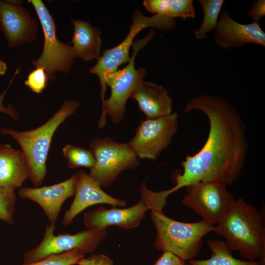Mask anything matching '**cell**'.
I'll use <instances>...</instances> for the list:
<instances>
[{"mask_svg": "<svg viewBox=\"0 0 265 265\" xmlns=\"http://www.w3.org/2000/svg\"><path fill=\"white\" fill-rule=\"evenodd\" d=\"M201 111L210 125L207 139L201 149L181 162L182 174L176 185L165 190L168 196L187 186L202 182L233 185L239 177L247 156L246 127L237 108L225 98L202 94L192 98L184 111Z\"/></svg>", "mask_w": 265, "mask_h": 265, "instance_id": "6da1fadb", "label": "cell"}, {"mask_svg": "<svg viewBox=\"0 0 265 265\" xmlns=\"http://www.w3.org/2000/svg\"><path fill=\"white\" fill-rule=\"evenodd\" d=\"M263 212L243 199H235L213 232L223 237L228 248L241 260L265 265V219Z\"/></svg>", "mask_w": 265, "mask_h": 265, "instance_id": "7a4b0ae2", "label": "cell"}, {"mask_svg": "<svg viewBox=\"0 0 265 265\" xmlns=\"http://www.w3.org/2000/svg\"><path fill=\"white\" fill-rule=\"evenodd\" d=\"M80 106L77 101L65 100L51 118L35 129L21 132L3 128L0 131L1 133L11 136L21 147L27 163L29 178L34 187L40 186L46 176L47 159L55 132Z\"/></svg>", "mask_w": 265, "mask_h": 265, "instance_id": "3957f363", "label": "cell"}, {"mask_svg": "<svg viewBox=\"0 0 265 265\" xmlns=\"http://www.w3.org/2000/svg\"><path fill=\"white\" fill-rule=\"evenodd\" d=\"M151 217L157 232L155 247L170 252L185 261L197 257L203 238L214 228L204 220L192 223L176 221L166 216L162 211L151 210Z\"/></svg>", "mask_w": 265, "mask_h": 265, "instance_id": "277c9868", "label": "cell"}, {"mask_svg": "<svg viewBox=\"0 0 265 265\" xmlns=\"http://www.w3.org/2000/svg\"><path fill=\"white\" fill-rule=\"evenodd\" d=\"M155 31L150 29L147 35L140 40L134 41L133 52L128 64L120 70L107 74L105 78L106 86L111 90L109 98L105 100L102 106V113L98 127L102 129L106 125L107 115L112 122H121L124 117L126 102L136 86L144 80L147 75L143 67H135V57L138 52L154 38Z\"/></svg>", "mask_w": 265, "mask_h": 265, "instance_id": "5b68a950", "label": "cell"}, {"mask_svg": "<svg viewBox=\"0 0 265 265\" xmlns=\"http://www.w3.org/2000/svg\"><path fill=\"white\" fill-rule=\"evenodd\" d=\"M176 26V22L173 19L157 14L153 16H146L138 9L134 10L132 15V23L125 39L115 47L104 50L96 64L89 70L90 73L97 75L99 79L102 106L105 101L106 88V77L107 74L117 70L120 65L129 62L131 58L130 49L136 35L149 27L167 31L173 29Z\"/></svg>", "mask_w": 265, "mask_h": 265, "instance_id": "8992f818", "label": "cell"}, {"mask_svg": "<svg viewBox=\"0 0 265 265\" xmlns=\"http://www.w3.org/2000/svg\"><path fill=\"white\" fill-rule=\"evenodd\" d=\"M89 146L96 160L89 175L101 187L110 186L121 172L140 165L137 155L129 142L119 143L108 137H98Z\"/></svg>", "mask_w": 265, "mask_h": 265, "instance_id": "52a82bcc", "label": "cell"}, {"mask_svg": "<svg viewBox=\"0 0 265 265\" xmlns=\"http://www.w3.org/2000/svg\"><path fill=\"white\" fill-rule=\"evenodd\" d=\"M35 9L44 33V46L41 55L31 64L43 68L49 80H53L56 73L66 74L70 72L75 57L71 42L59 40L56 32V25L48 9L41 0H28Z\"/></svg>", "mask_w": 265, "mask_h": 265, "instance_id": "ba28073f", "label": "cell"}, {"mask_svg": "<svg viewBox=\"0 0 265 265\" xmlns=\"http://www.w3.org/2000/svg\"><path fill=\"white\" fill-rule=\"evenodd\" d=\"M55 225L47 224L44 237L34 248L24 255L23 263L37 261L49 256L78 250L83 254L91 253L107 237L106 228L83 230L75 234H59L55 236Z\"/></svg>", "mask_w": 265, "mask_h": 265, "instance_id": "9c48e42d", "label": "cell"}, {"mask_svg": "<svg viewBox=\"0 0 265 265\" xmlns=\"http://www.w3.org/2000/svg\"><path fill=\"white\" fill-rule=\"evenodd\" d=\"M186 187L182 204L214 226L225 216L235 200L226 186L219 182H198Z\"/></svg>", "mask_w": 265, "mask_h": 265, "instance_id": "30bf717a", "label": "cell"}, {"mask_svg": "<svg viewBox=\"0 0 265 265\" xmlns=\"http://www.w3.org/2000/svg\"><path fill=\"white\" fill-rule=\"evenodd\" d=\"M176 112L157 118L141 120L129 142L139 159L157 160L171 144L178 129Z\"/></svg>", "mask_w": 265, "mask_h": 265, "instance_id": "8fae6325", "label": "cell"}, {"mask_svg": "<svg viewBox=\"0 0 265 265\" xmlns=\"http://www.w3.org/2000/svg\"><path fill=\"white\" fill-rule=\"evenodd\" d=\"M21 0H0V29L9 49L32 43L37 38L38 26Z\"/></svg>", "mask_w": 265, "mask_h": 265, "instance_id": "7c38bea8", "label": "cell"}, {"mask_svg": "<svg viewBox=\"0 0 265 265\" xmlns=\"http://www.w3.org/2000/svg\"><path fill=\"white\" fill-rule=\"evenodd\" d=\"M215 44L224 50L253 43L265 47V33L259 22L243 24L235 21L228 10L219 16L213 33Z\"/></svg>", "mask_w": 265, "mask_h": 265, "instance_id": "4fadbf2b", "label": "cell"}, {"mask_svg": "<svg viewBox=\"0 0 265 265\" xmlns=\"http://www.w3.org/2000/svg\"><path fill=\"white\" fill-rule=\"evenodd\" d=\"M78 179L77 173L61 183L38 187H21L20 197L38 204L42 209L50 225H55L64 202L75 194Z\"/></svg>", "mask_w": 265, "mask_h": 265, "instance_id": "5bb4252c", "label": "cell"}, {"mask_svg": "<svg viewBox=\"0 0 265 265\" xmlns=\"http://www.w3.org/2000/svg\"><path fill=\"white\" fill-rule=\"evenodd\" d=\"M77 183L74 199L63 216L61 224H70L75 217L89 206L100 204H109L113 207H124L126 202L106 193L99 184L89 174L80 170L77 172Z\"/></svg>", "mask_w": 265, "mask_h": 265, "instance_id": "9a60e30c", "label": "cell"}, {"mask_svg": "<svg viewBox=\"0 0 265 265\" xmlns=\"http://www.w3.org/2000/svg\"><path fill=\"white\" fill-rule=\"evenodd\" d=\"M150 207L142 199L134 205L127 208L114 207L107 209L103 206L84 214V222L87 229L106 228L116 226L121 228H137L144 218Z\"/></svg>", "mask_w": 265, "mask_h": 265, "instance_id": "2e32d148", "label": "cell"}, {"mask_svg": "<svg viewBox=\"0 0 265 265\" xmlns=\"http://www.w3.org/2000/svg\"><path fill=\"white\" fill-rule=\"evenodd\" d=\"M130 98L136 101L139 109L147 119H155L173 112L172 99L161 85L143 80L133 89Z\"/></svg>", "mask_w": 265, "mask_h": 265, "instance_id": "e0dca14e", "label": "cell"}, {"mask_svg": "<svg viewBox=\"0 0 265 265\" xmlns=\"http://www.w3.org/2000/svg\"><path fill=\"white\" fill-rule=\"evenodd\" d=\"M29 178L23 152L7 144L0 145V187L15 190Z\"/></svg>", "mask_w": 265, "mask_h": 265, "instance_id": "ac0fdd59", "label": "cell"}, {"mask_svg": "<svg viewBox=\"0 0 265 265\" xmlns=\"http://www.w3.org/2000/svg\"><path fill=\"white\" fill-rule=\"evenodd\" d=\"M74 30L71 44L75 58H80L85 61L101 56L102 46V32L89 22L73 19Z\"/></svg>", "mask_w": 265, "mask_h": 265, "instance_id": "d6986e66", "label": "cell"}, {"mask_svg": "<svg viewBox=\"0 0 265 265\" xmlns=\"http://www.w3.org/2000/svg\"><path fill=\"white\" fill-rule=\"evenodd\" d=\"M208 245L211 250L210 258L206 260L193 259L188 262L191 265H263L259 261L239 260L233 256L232 251L225 241L219 239H209Z\"/></svg>", "mask_w": 265, "mask_h": 265, "instance_id": "ffe728a7", "label": "cell"}, {"mask_svg": "<svg viewBox=\"0 0 265 265\" xmlns=\"http://www.w3.org/2000/svg\"><path fill=\"white\" fill-rule=\"evenodd\" d=\"M203 11V18L200 26L194 31L195 38L203 40L207 38V34L214 29L221 8L225 2L223 0H198Z\"/></svg>", "mask_w": 265, "mask_h": 265, "instance_id": "44dd1931", "label": "cell"}, {"mask_svg": "<svg viewBox=\"0 0 265 265\" xmlns=\"http://www.w3.org/2000/svg\"><path fill=\"white\" fill-rule=\"evenodd\" d=\"M62 152L70 169L80 167L91 169L96 163L94 155L90 149L87 150L68 144L63 148Z\"/></svg>", "mask_w": 265, "mask_h": 265, "instance_id": "7402d4cb", "label": "cell"}, {"mask_svg": "<svg viewBox=\"0 0 265 265\" xmlns=\"http://www.w3.org/2000/svg\"><path fill=\"white\" fill-rule=\"evenodd\" d=\"M83 258L84 254L78 250L53 254L36 262L23 263L22 265H75Z\"/></svg>", "mask_w": 265, "mask_h": 265, "instance_id": "603a6c76", "label": "cell"}, {"mask_svg": "<svg viewBox=\"0 0 265 265\" xmlns=\"http://www.w3.org/2000/svg\"><path fill=\"white\" fill-rule=\"evenodd\" d=\"M17 201L15 190L0 187V220L10 225L14 223Z\"/></svg>", "mask_w": 265, "mask_h": 265, "instance_id": "cb8c5ba5", "label": "cell"}, {"mask_svg": "<svg viewBox=\"0 0 265 265\" xmlns=\"http://www.w3.org/2000/svg\"><path fill=\"white\" fill-rule=\"evenodd\" d=\"M196 12L192 0H171L167 17L174 19L195 18Z\"/></svg>", "mask_w": 265, "mask_h": 265, "instance_id": "d4e9b609", "label": "cell"}, {"mask_svg": "<svg viewBox=\"0 0 265 265\" xmlns=\"http://www.w3.org/2000/svg\"><path fill=\"white\" fill-rule=\"evenodd\" d=\"M48 80L45 70L43 68L37 67L29 74L25 84L33 92L39 94L45 89Z\"/></svg>", "mask_w": 265, "mask_h": 265, "instance_id": "484cf974", "label": "cell"}, {"mask_svg": "<svg viewBox=\"0 0 265 265\" xmlns=\"http://www.w3.org/2000/svg\"><path fill=\"white\" fill-rule=\"evenodd\" d=\"M171 2V0H145L143 5L148 11L155 15L167 17Z\"/></svg>", "mask_w": 265, "mask_h": 265, "instance_id": "4316f807", "label": "cell"}, {"mask_svg": "<svg viewBox=\"0 0 265 265\" xmlns=\"http://www.w3.org/2000/svg\"><path fill=\"white\" fill-rule=\"evenodd\" d=\"M19 69H17L15 71L7 88L0 94V112H3L8 115L13 119L17 121L19 120V114L17 112L12 105H8V106L6 107L4 106L3 102L11 84L13 82L15 76L19 73Z\"/></svg>", "mask_w": 265, "mask_h": 265, "instance_id": "83f0119b", "label": "cell"}, {"mask_svg": "<svg viewBox=\"0 0 265 265\" xmlns=\"http://www.w3.org/2000/svg\"><path fill=\"white\" fill-rule=\"evenodd\" d=\"M78 265H113V260L104 254H93L83 258Z\"/></svg>", "mask_w": 265, "mask_h": 265, "instance_id": "f1b7e54d", "label": "cell"}, {"mask_svg": "<svg viewBox=\"0 0 265 265\" xmlns=\"http://www.w3.org/2000/svg\"><path fill=\"white\" fill-rule=\"evenodd\" d=\"M186 261L168 251H163L162 255L154 265H184Z\"/></svg>", "mask_w": 265, "mask_h": 265, "instance_id": "f546056e", "label": "cell"}, {"mask_svg": "<svg viewBox=\"0 0 265 265\" xmlns=\"http://www.w3.org/2000/svg\"><path fill=\"white\" fill-rule=\"evenodd\" d=\"M247 14L253 22H259L265 15V0H258L252 3L251 8L247 11Z\"/></svg>", "mask_w": 265, "mask_h": 265, "instance_id": "4dcf8cb0", "label": "cell"}, {"mask_svg": "<svg viewBox=\"0 0 265 265\" xmlns=\"http://www.w3.org/2000/svg\"><path fill=\"white\" fill-rule=\"evenodd\" d=\"M7 70V65L2 60L0 59V75H3Z\"/></svg>", "mask_w": 265, "mask_h": 265, "instance_id": "1f68e13d", "label": "cell"}, {"mask_svg": "<svg viewBox=\"0 0 265 265\" xmlns=\"http://www.w3.org/2000/svg\"><path fill=\"white\" fill-rule=\"evenodd\" d=\"M184 265H190L189 263L187 264L185 263Z\"/></svg>", "mask_w": 265, "mask_h": 265, "instance_id": "d6a6232c", "label": "cell"}]
</instances>
